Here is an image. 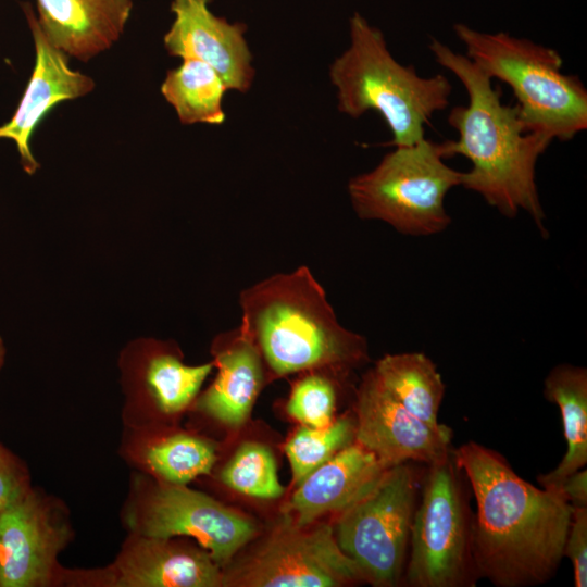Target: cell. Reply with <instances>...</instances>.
Wrapping results in <instances>:
<instances>
[{
	"label": "cell",
	"instance_id": "cell-1",
	"mask_svg": "<svg viewBox=\"0 0 587 587\" xmlns=\"http://www.w3.org/2000/svg\"><path fill=\"white\" fill-rule=\"evenodd\" d=\"M475 498L474 558L480 578L497 587L548 583L558 572L572 505L553 489L538 488L498 451L470 440L453 448Z\"/></svg>",
	"mask_w": 587,
	"mask_h": 587
},
{
	"label": "cell",
	"instance_id": "cell-2",
	"mask_svg": "<svg viewBox=\"0 0 587 587\" xmlns=\"http://www.w3.org/2000/svg\"><path fill=\"white\" fill-rule=\"evenodd\" d=\"M435 61L453 73L464 86L467 104L453 107L448 123L459 138L444 141L447 159L460 154L472 167L463 172L461 186L472 190L502 215L514 217L521 210L546 235L535 168L553 141L528 132L516 104H503L501 89L465 54L454 52L433 38L428 46Z\"/></svg>",
	"mask_w": 587,
	"mask_h": 587
},
{
	"label": "cell",
	"instance_id": "cell-3",
	"mask_svg": "<svg viewBox=\"0 0 587 587\" xmlns=\"http://www.w3.org/2000/svg\"><path fill=\"white\" fill-rule=\"evenodd\" d=\"M240 330L275 377L367 361L363 336L345 328L307 266L278 273L239 295Z\"/></svg>",
	"mask_w": 587,
	"mask_h": 587
},
{
	"label": "cell",
	"instance_id": "cell-4",
	"mask_svg": "<svg viewBox=\"0 0 587 587\" xmlns=\"http://www.w3.org/2000/svg\"><path fill=\"white\" fill-rule=\"evenodd\" d=\"M338 110L359 118L378 112L392 134L391 145L425 138V124L449 105L452 86L437 74L422 77L413 65L396 61L383 33L358 12L350 20V46L329 66Z\"/></svg>",
	"mask_w": 587,
	"mask_h": 587
},
{
	"label": "cell",
	"instance_id": "cell-5",
	"mask_svg": "<svg viewBox=\"0 0 587 587\" xmlns=\"http://www.w3.org/2000/svg\"><path fill=\"white\" fill-rule=\"evenodd\" d=\"M454 32L475 65L490 79L510 86L528 132L567 141L587 128V89L576 75L562 72L557 50L461 23Z\"/></svg>",
	"mask_w": 587,
	"mask_h": 587
},
{
	"label": "cell",
	"instance_id": "cell-6",
	"mask_svg": "<svg viewBox=\"0 0 587 587\" xmlns=\"http://www.w3.org/2000/svg\"><path fill=\"white\" fill-rule=\"evenodd\" d=\"M446 159L444 141L426 137L396 147L373 170L349 180L353 210L360 218L383 221L404 235L441 233L451 223L445 198L463 177Z\"/></svg>",
	"mask_w": 587,
	"mask_h": 587
},
{
	"label": "cell",
	"instance_id": "cell-7",
	"mask_svg": "<svg viewBox=\"0 0 587 587\" xmlns=\"http://www.w3.org/2000/svg\"><path fill=\"white\" fill-rule=\"evenodd\" d=\"M466 477L454 461L427 465L422 476L403 582L410 587H475L474 512Z\"/></svg>",
	"mask_w": 587,
	"mask_h": 587
},
{
	"label": "cell",
	"instance_id": "cell-8",
	"mask_svg": "<svg viewBox=\"0 0 587 587\" xmlns=\"http://www.w3.org/2000/svg\"><path fill=\"white\" fill-rule=\"evenodd\" d=\"M422 476L409 462L391 466L370 491L338 513L336 541L373 586L403 582Z\"/></svg>",
	"mask_w": 587,
	"mask_h": 587
},
{
	"label": "cell",
	"instance_id": "cell-9",
	"mask_svg": "<svg viewBox=\"0 0 587 587\" xmlns=\"http://www.w3.org/2000/svg\"><path fill=\"white\" fill-rule=\"evenodd\" d=\"M310 526L298 527L284 515L249 557L224 573L223 586L340 587L364 582L339 548L333 526Z\"/></svg>",
	"mask_w": 587,
	"mask_h": 587
},
{
	"label": "cell",
	"instance_id": "cell-10",
	"mask_svg": "<svg viewBox=\"0 0 587 587\" xmlns=\"http://www.w3.org/2000/svg\"><path fill=\"white\" fill-rule=\"evenodd\" d=\"M126 522L134 535L191 537L221 567L257 532L248 517L212 497L168 483L136 495L127 509Z\"/></svg>",
	"mask_w": 587,
	"mask_h": 587
},
{
	"label": "cell",
	"instance_id": "cell-11",
	"mask_svg": "<svg viewBox=\"0 0 587 587\" xmlns=\"http://www.w3.org/2000/svg\"><path fill=\"white\" fill-rule=\"evenodd\" d=\"M354 414V441L385 469L404 462L429 465L453 450L449 426L437 429L417 419L383 387L372 370L355 391Z\"/></svg>",
	"mask_w": 587,
	"mask_h": 587
},
{
	"label": "cell",
	"instance_id": "cell-12",
	"mask_svg": "<svg viewBox=\"0 0 587 587\" xmlns=\"http://www.w3.org/2000/svg\"><path fill=\"white\" fill-rule=\"evenodd\" d=\"M68 538L65 515L29 488L0 510V587L49 585Z\"/></svg>",
	"mask_w": 587,
	"mask_h": 587
},
{
	"label": "cell",
	"instance_id": "cell-13",
	"mask_svg": "<svg viewBox=\"0 0 587 587\" xmlns=\"http://www.w3.org/2000/svg\"><path fill=\"white\" fill-rule=\"evenodd\" d=\"M23 11L35 45V65L16 111L0 125V139L14 141L23 170L32 175L39 168L30 149L36 127L57 104L91 92L95 82L71 68L68 57L43 35L29 3L23 4Z\"/></svg>",
	"mask_w": 587,
	"mask_h": 587
},
{
	"label": "cell",
	"instance_id": "cell-14",
	"mask_svg": "<svg viewBox=\"0 0 587 587\" xmlns=\"http://www.w3.org/2000/svg\"><path fill=\"white\" fill-rule=\"evenodd\" d=\"M175 18L163 37L172 57L195 59L213 67L229 90L247 92L254 78L246 25L215 16L209 0H173Z\"/></svg>",
	"mask_w": 587,
	"mask_h": 587
},
{
	"label": "cell",
	"instance_id": "cell-15",
	"mask_svg": "<svg viewBox=\"0 0 587 587\" xmlns=\"http://www.w3.org/2000/svg\"><path fill=\"white\" fill-rule=\"evenodd\" d=\"M103 576L115 587H217L224 579L203 548L139 535L127 541Z\"/></svg>",
	"mask_w": 587,
	"mask_h": 587
},
{
	"label": "cell",
	"instance_id": "cell-16",
	"mask_svg": "<svg viewBox=\"0 0 587 587\" xmlns=\"http://www.w3.org/2000/svg\"><path fill=\"white\" fill-rule=\"evenodd\" d=\"M386 470L372 452L353 441L298 485L283 515L304 527L327 513H340L370 491Z\"/></svg>",
	"mask_w": 587,
	"mask_h": 587
},
{
	"label": "cell",
	"instance_id": "cell-17",
	"mask_svg": "<svg viewBox=\"0 0 587 587\" xmlns=\"http://www.w3.org/2000/svg\"><path fill=\"white\" fill-rule=\"evenodd\" d=\"M38 24L67 57L88 61L110 49L124 32L132 0H36Z\"/></svg>",
	"mask_w": 587,
	"mask_h": 587
},
{
	"label": "cell",
	"instance_id": "cell-18",
	"mask_svg": "<svg viewBox=\"0 0 587 587\" xmlns=\"http://www.w3.org/2000/svg\"><path fill=\"white\" fill-rule=\"evenodd\" d=\"M212 353L217 373L198 399L197 408L222 424L239 427L264 383L263 361L239 327L217 336Z\"/></svg>",
	"mask_w": 587,
	"mask_h": 587
},
{
	"label": "cell",
	"instance_id": "cell-19",
	"mask_svg": "<svg viewBox=\"0 0 587 587\" xmlns=\"http://www.w3.org/2000/svg\"><path fill=\"white\" fill-rule=\"evenodd\" d=\"M544 395L560 408L566 442L557 467L537 477L542 488L554 489L587 463V370L567 363L555 365L545 378Z\"/></svg>",
	"mask_w": 587,
	"mask_h": 587
},
{
	"label": "cell",
	"instance_id": "cell-20",
	"mask_svg": "<svg viewBox=\"0 0 587 587\" xmlns=\"http://www.w3.org/2000/svg\"><path fill=\"white\" fill-rule=\"evenodd\" d=\"M383 387L409 412L434 428L446 385L436 364L422 352L386 354L372 369Z\"/></svg>",
	"mask_w": 587,
	"mask_h": 587
},
{
	"label": "cell",
	"instance_id": "cell-21",
	"mask_svg": "<svg viewBox=\"0 0 587 587\" xmlns=\"http://www.w3.org/2000/svg\"><path fill=\"white\" fill-rule=\"evenodd\" d=\"M136 369L138 383L165 414L183 411L198 395L213 362L187 365L180 357L154 341L142 342Z\"/></svg>",
	"mask_w": 587,
	"mask_h": 587
},
{
	"label": "cell",
	"instance_id": "cell-22",
	"mask_svg": "<svg viewBox=\"0 0 587 587\" xmlns=\"http://www.w3.org/2000/svg\"><path fill=\"white\" fill-rule=\"evenodd\" d=\"M227 90L213 67L195 59H185L178 67L170 70L161 85V93L185 125L223 124V99Z\"/></svg>",
	"mask_w": 587,
	"mask_h": 587
},
{
	"label": "cell",
	"instance_id": "cell-23",
	"mask_svg": "<svg viewBox=\"0 0 587 587\" xmlns=\"http://www.w3.org/2000/svg\"><path fill=\"white\" fill-rule=\"evenodd\" d=\"M145 460L166 483L185 486L197 476L210 473L216 455L210 442L179 433L149 447Z\"/></svg>",
	"mask_w": 587,
	"mask_h": 587
},
{
	"label": "cell",
	"instance_id": "cell-24",
	"mask_svg": "<svg viewBox=\"0 0 587 587\" xmlns=\"http://www.w3.org/2000/svg\"><path fill=\"white\" fill-rule=\"evenodd\" d=\"M230 489L259 499H276L284 492L271 449L260 442H242L221 472Z\"/></svg>",
	"mask_w": 587,
	"mask_h": 587
},
{
	"label": "cell",
	"instance_id": "cell-25",
	"mask_svg": "<svg viewBox=\"0 0 587 587\" xmlns=\"http://www.w3.org/2000/svg\"><path fill=\"white\" fill-rule=\"evenodd\" d=\"M354 421L342 416L323 428L300 427L287 441L294 482L299 485L336 452L354 441Z\"/></svg>",
	"mask_w": 587,
	"mask_h": 587
},
{
	"label": "cell",
	"instance_id": "cell-26",
	"mask_svg": "<svg viewBox=\"0 0 587 587\" xmlns=\"http://www.w3.org/2000/svg\"><path fill=\"white\" fill-rule=\"evenodd\" d=\"M317 370L298 379L287 401V412L304 426L323 428L334 420L337 389L333 379Z\"/></svg>",
	"mask_w": 587,
	"mask_h": 587
},
{
	"label": "cell",
	"instance_id": "cell-27",
	"mask_svg": "<svg viewBox=\"0 0 587 587\" xmlns=\"http://www.w3.org/2000/svg\"><path fill=\"white\" fill-rule=\"evenodd\" d=\"M563 557L573 566L575 587L587 586V507H572Z\"/></svg>",
	"mask_w": 587,
	"mask_h": 587
},
{
	"label": "cell",
	"instance_id": "cell-28",
	"mask_svg": "<svg viewBox=\"0 0 587 587\" xmlns=\"http://www.w3.org/2000/svg\"><path fill=\"white\" fill-rule=\"evenodd\" d=\"M29 488L28 474L22 462L0 445V510Z\"/></svg>",
	"mask_w": 587,
	"mask_h": 587
},
{
	"label": "cell",
	"instance_id": "cell-29",
	"mask_svg": "<svg viewBox=\"0 0 587 587\" xmlns=\"http://www.w3.org/2000/svg\"><path fill=\"white\" fill-rule=\"evenodd\" d=\"M553 490L560 491L572 507H587V471L585 467L565 477Z\"/></svg>",
	"mask_w": 587,
	"mask_h": 587
},
{
	"label": "cell",
	"instance_id": "cell-30",
	"mask_svg": "<svg viewBox=\"0 0 587 587\" xmlns=\"http://www.w3.org/2000/svg\"><path fill=\"white\" fill-rule=\"evenodd\" d=\"M4 353H5V349H4V346H3V341L0 338V369H1V366L3 364V361H4Z\"/></svg>",
	"mask_w": 587,
	"mask_h": 587
}]
</instances>
